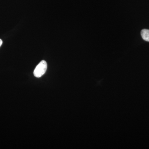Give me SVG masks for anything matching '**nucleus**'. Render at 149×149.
Returning a JSON list of instances; mask_svg holds the SVG:
<instances>
[{
  "mask_svg": "<svg viewBox=\"0 0 149 149\" xmlns=\"http://www.w3.org/2000/svg\"><path fill=\"white\" fill-rule=\"evenodd\" d=\"M47 68V64L45 61H42L36 66L34 70V74L35 77L39 78L45 74Z\"/></svg>",
  "mask_w": 149,
  "mask_h": 149,
  "instance_id": "1",
  "label": "nucleus"
},
{
  "mask_svg": "<svg viewBox=\"0 0 149 149\" xmlns=\"http://www.w3.org/2000/svg\"><path fill=\"white\" fill-rule=\"evenodd\" d=\"M141 35L143 40L149 42V30L143 29L141 31Z\"/></svg>",
  "mask_w": 149,
  "mask_h": 149,
  "instance_id": "2",
  "label": "nucleus"
},
{
  "mask_svg": "<svg viewBox=\"0 0 149 149\" xmlns=\"http://www.w3.org/2000/svg\"><path fill=\"white\" fill-rule=\"evenodd\" d=\"M3 44V41L1 39H0V47Z\"/></svg>",
  "mask_w": 149,
  "mask_h": 149,
  "instance_id": "3",
  "label": "nucleus"
}]
</instances>
